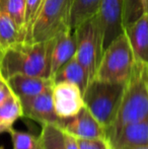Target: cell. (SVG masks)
Wrapping results in <instances>:
<instances>
[{
    "mask_svg": "<svg viewBox=\"0 0 148 149\" xmlns=\"http://www.w3.org/2000/svg\"><path fill=\"white\" fill-rule=\"evenodd\" d=\"M77 43L75 31L67 28L60 31L53 39L51 49V74L50 78H53L57 71L64 64L71 60L76 54Z\"/></svg>",
    "mask_w": 148,
    "mask_h": 149,
    "instance_id": "cell-11",
    "label": "cell"
},
{
    "mask_svg": "<svg viewBox=\"0 0 148 149\" xmlns=\"http://www.w3.org/2000/svg\"><path fill=\"white\" fill-rule=\"evenodd\" d=\"M52 80L54 83L70 82L76 84L80 88L82 93H84L87 85L89 84V79L86 71L82 65L78 62V60L75 58V56L57 71Z\"/></svg>",
    "mask_w": 148,
    "mask_h": 149,
    "instance_id": "cell-15",
    "label": "cell"
},
{
    "mask_svg": "<svg viewBox=\"0 0 148 149\" xmlns=\"http://www.w3.org/2000/svg\"><path fill=\"white\" fill-rule=\"evenodd\" d=\"M127 149H148V146H136V147H131Z\"/></svg>",
    "mask_w": 148,
    "mask_h": 149,
    "instance_id": "cell-29",
    "label": "cell"
},
{
    "mask_svg": "<svg viewBox=\"0 0 148 149\" xmlns=\"http://www.w3.org/2000/svg\"><path fill=\"white\" fill-rule=\"evenodd\" d=\"M45 0H26L24 15V43H33V30Z\"/></svg>",
    "mask_w": 148,
    "mask_h": 149,
    "instance_id": "cell-20",
    "label": "cell"
},
{
    "mask_svg": "<svg viewBox=\"0 0 148 149\" xmlns=\"http://www.w3.org/2000/svg\"><path fill=\"white\" fill-rule=\"evenodd\" d=\"M109 141L114 149L148 146V119L124 126Z\"/></svg>",
    "mask_w": 148,
    "mask_h": 149,
    "instance_id": "cell-13",
    "label": "cell"
},
{
    "mask_svg": "<svg viewBox=\"0 0 148 149\" xmlns=\"http://www.w3.org/2000/svg\"><path fill=\"white\" fill-rule=\"evenodd\" d=\"M41 149H42V148H41Z\"/></svg>",
    "mask_w": 148,
    "mask_h": 149,
    "instance_id": "cell-31",
    "label": "cell"
},
{
    "mask_svg": "<svg viewBox=\"0 0 148 149\" xmlns=\"http://www.w3.org/2000/svg\"><path fill=\"white\" fill-rule=\"evenodd\" d=\"M39 137L42 149H66L64 132L58 126L43 125Z\"/></svg>",
    "mask_w": 148,
    "mask_h": 149,
    "instance_id": "cell-18",
    "label": "cell"
},
{
    "mask_svg": "<svg viewBox=\"0 0 148 149\" xmlns=\"http://www.w3.org/2000/svg\"><path fill=\"white\" fill-rule=\"evenodd\" d=\"M80 149H114L107 137L93 139H77Z\"/></svg>",
    "mask_w": 148,
    "mask_h": 149,
    "instance_id": "cell-24",
    "label": "cell"
},
{
    "mask_svg": "<svg viewBox=\"0 0 148 149\" xmlns=\"http://www.w3.org/2000/svg\"><path fill=\"white\" fill-rule=\"evenodd\" d=\"M123 7L124 0H101L97 16L104 33V51L124 33Z\"/></svg>",
    "mask_w": 148,
    "mask_h": 149,
    "instance_id": "cell-9",
    "label": "cell"
},
{
    "mask_svg": "<svg viewBox=\"0 0 148 149\" xmlns=\"http://www.w3.org/2000/svg\"><path fill=\"white\" fill-rule=\"evenodd\" d=\"M148 119V65L135 61L125 85L120 108L114 123L106 130L108 139L124 126Z\"/></svg>",
    "mask_w": 148,
    "mask_h": 149,
    "instance_id": "cell-2",
    "label": "cell"
},
{
    "mask_svg": "<svg viewBox=\"0 0 148 149\" xmlns=\"http://www.w3.org/2000/svg\"><path fill=\"white\" fill-rule=\"evenodd\" d=\"M12 93L9 85L7 84V81L0 75V104L7 100L8 96H10Z\"/></svg>",
    "mask_w": 148,
    "mask_h": 149,
    "instance_id": "cell-25",
    "label": "cell"
},
{
    "mask_svg": "<svg viewBox=\"0 0 148 149\" xmlns=\"http://www.w3.org/2000/svg\"><path fill=\"white\" fill-rule=\"evenodd\" d=\"M143 14V7L141 0H124L123 7V26L132 24Z\"/></svg>",
    "mask_w": 148,
    "mask_h": 149,
    "instance_id": "cell-23",
    "label": "cell"
},
{
    "mask_svg": "<svg viewBox=\"0 0 148 149\" xmlns=\"http://www.w3.org/2000/svg\"><path fill=\"white\" fill-rule=\"evenodd\" d=\"M12 129H13V126L6 125V124H3V123H1V122H0V134L9 133Z\"/></svg>",
    "mask_w": 148,
    "mask_h": 149,
    "instance_id": "cell-27",
    "label": "cell"
},
{
    "mask_svg": "<svg viewBox=\"0 0 148 149\" xmlns=\"http://www.w3.org/2000/svg\"><path fill=\"white\" fill-rule=\"evenodd\" d=\"M52 97L56 115L61 119L74 116L84 107L83 93L73 83H54Z\"/></svg>",
    "mask_w": 148,
    "mask_h": 149,
    "instance_id": "cell-8",
    "label": "cell"
},
{
    "mask_svg": "<svg viewBox=\"0 0 148 149\" xmlns=\"http://www.w3.org/2000/svg\"><path fill=\"white\" fill-rule=\"evenodd\" d=\"M71 6L72 0H45L33 30V43L48 42L70 28Z\"/></svg>",
    "mask_w": 148,
    "mask_h": 149,
    "instance_id": "cell-6",
    "label": "cell"
},
{
    "mask_svg": "<svg viewBox=\"0 0 148 149\" xmlns=\"http://www.w3.org/2000/svg\"><path fill=\"white\" fill-rule=\"evenodd\" d=\"M0 149H3V148H1V147H0Z\"/></svg>",
    "mask_w": 148,
    "mask_h": 149,
    "instance_id": "cell-30",
    "label": "cell"
},
{
    "mask_svg": "<svg viewBox=\"0 0 148 149\" xmlns=\"http://www.w3.org/2000/svg\"><path fill=\"white\" fill-rule=\"evenodd\" d=\"M3 1L8 13L17 26L24 42V15H26V0H3Z\"/></svg>",
    "mask_w": 148,
    "mask_h": 149,
    "instance_id": "cell-22",
    "label": "cell"
},
{
    "mask_svg": "<svg viewBox=\"0 0 148 149\" xmlns=\"http://www.w3.org/2000/svg\"><path fill=\"white\" fill-rule=\"evenodd\" d=\"M101 0H72L70 28L75 31L83 22L97 14Z\"/></svg>",
    "mask_w": 148,
    "mask_h": 149,
    "instance_id": "cell-17",
    "label": "cell"
},
{
    "mask_svg": "<svg viewBox=\"0 0 148 149\" xmlns=\"http://www.w3.org/2000/svg\"><path fill=\"white\" fill-rule=\"evenodd\" d=\"M12 149H41L40 137L28 132L12 129L9 132Z\"/></svg>",
    "mask_w": 148,
    "mask_h": 149,
    "instance_id": "cell-21",
    "label": "cell"
},
{
    "mask_svg": "<svg viewBox=\"0 0 148 149\" xmlns=\"http://www.w3.org/2000/svg\"><path fill=\"white\" fill-rule=\"evenodd\" d=\"M24 116L22 107L20 100L14 93L8 96L7 100H4L0 104V122L9 126H13L19 118Z\"/></svg>",
    "mask_w": 148,
    "mask_h": 149,
    "instance_id": "cell-19",
    "label": "cell"
},
{
    "mask_svg": "<svg viewBox=\"0 0 148 149\" xmlns=\"http://www.w3.org/2000/svg\"><path fill=\"white\" fill-rule=\"evenodd\" d=\"M64 140H65L66 149H80L78 145L77 139L70 134H67L64 132Z\"/></svg>",
    "mask_w": 148,
    "mask_h": 149,
    "instance_id": "cell-26",
    "label": "cell"
},
{
    "mask_svg": "<svg viewBox=\"0 0 148 149\" xmlns=\"http://www.w3.org/2000/svg\"><path fill=\"white\" fill-rule=\"evenodd\" d=\"M22 42L24 39L17 26L8 13L4 1L0 0V53Z\"/></svg>",
    "mask_w": 148,
    "mask_h": 149,
    "instance_id": "cell-16",
    "label": "cell"
},
{
    "mask_svg": "<svg viewBox=\"0 0 148 149\" xmlns=\"http://www.w3.org/2000/svg\"><path fill=\"white\" fill-rule=\"evenodd\" d=\"M74 31L77 43L75 58L85 69L91 82L97 77L104 55V33L97 14L83 22Z\"/></svg>",
    "mask_w": 148,
    "mask_h": 149,
    "instance_id": "cell-4",
    "label": "cell"
},
{
    "mask_svg": "<svg viewBox=\"0 0 148 149\" xmlns=\"http://www.w3.org/2000/svg\"><path fill=\"white\" fill-rule=\"evenodd\" d=\"M56 126L76 139L107 137L105 128L93 117V115L85 106L74 116L60 119Z\"/></svg>",
    "mask_w": 148,
    "mask_h": 149,
    "instance_id": "cell-7",
    "label": "cell"
},
{
    "mask_svg": "<svg viewBox=\"0 0 148 149\" xmlns=\"http://www.w3.org/2000/svg\"><path fill=\"white\" fill-rule=\"evenodd\" d=\"M143 7V13L148 14V0H141Z\"/></svg>",
    "mask_w": 148,
    "mask_h": 149,
    "instance_id": "cell-28",
    "label": "cell"
},
{
    "mask_svg": "<svg viewBox=\"0 0 148 149\" xmlns=\"http://www.w3.org/2000/svg\"><path fill=\"white\" fill-rule=\"evenodd\" d=\"M135 63L134 54L125 31L104 51L95 78L109 82L126 83Z\"/></svg>",
    "mask_w": 148,
    "mask_h": 149,
    "instance_id": "cell-5",
    "label": "cell"
},
{
    "mask_svg": "<svg viewBox=\"0 0 148 149\" xmlns=\"http://www.w3.org/2000/svg\"><path fill=\"white\" fill-rule=\"evenodd\" d=\"M126 83L109 82L93 79L87 85L83 100L101 125L107 130L114 123L120 108Z\"/></svg>",
    "mask_w": 148,
    "mask_h": 149,
    "instance_id": "cell-3",
    "label": "cell"
},
{
    "mask_svg": "<svg viewBox=\"0 0 148 149\" xmlns=\"http://www.w3.org/2000/svg\"><path fill=\"white\" fill-rule=\"evenodd\" d=\"M133 50L135 61L148 65V14L143 13L140 18L124 29Z\"/></svg>",
    "mask_w": 148,
    "mask_h": 149,
    "instance_id": "cell-14",
    "label": "cell"
},
{
    "mask_svg": "<svg viewBox=\"0 0 148 149\" xmlns=\"http://www.w3.org/2000/svg\"><path fill=\"white\" fill-rule=\"evenodd\" d=\"M52 42H22L1 52L0 75L5 80L15 74L50 78Z\"/></svg>",
    "mask_w": 148,
    "mask_h": 149,
    "instance_id": "cell-1",
    "label": "cell"
},
{
    "mask_svg": "<svg viewBox=\"0 0 148 149\" xmlns=\"http://www.w3.org/2000/svg\"><path fill=\"white\" fill-rule=\"evenodd\" d=\"M24 116L43 125H57L61 118L56 115L54 110L52 88L31 98L20 100Z\"/></svg>",
    "mask_w": 148,
    "mask_h": 149,
    "instance_id": "cell-10",
    "label": "cell"
},
{
    "mask_svg": "<svg viewBox=\"0 0 148 149\" xmlns=\"http://www.w3.org/2000/svg\"><path fill=\"white\" fill-rule=\"evenodd\" d=\"M12 93L18 97V100H26L37 96L46 90L53 88L54 82L51 78L28 75L15 74L6 79Z\"/></svg>",
    "mask_w": 148,
    "mask_h": 149,
    "instance_id": "cell-12",
    "label": "cell"
}]
</instances>
